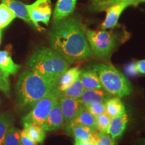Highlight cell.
Segmentation results:
<instances>
[{
  "mask_svg": "<svg viewBox=\"0 0 145 145\" xmlns=\"http://www.w3.org/2000/svg\"><path fill=\"white\" fill-rule=\"evenodd\" d=\"M49 42L52 49L69 64L92 55L86 27L74 16L54 20L49 32Z\"/></svg>",
  "mask_w": 145,
  "mask_h": 145,
  "instance_id": "1",
  "label": "cell"
},
{
  "mask_svg": "<svg viewBox=\"0 0 145 145\" xmlns=\"http://www.w3.org/2000/svg\"><path fill=\"white\" fill-rule=\"evenodd\" d=\"M57 85V81L47 79L33 70L24 71L18 77L16 86L18 107L23 111L30 110Z\"/></svg>",
  "mask_w": 145,
  "mask_h": 145,
  "instance_id": "2",
  "label": "cell"
},
{
  "mask_svg": "<svg viewBox=\"0 0 145 145\" xmlns=\"http://www.w3.org/2000/svg\"><path fill=\"white\" fill-rule=\"evenodd\" d=\"M28 66L43 77L58 82L69 63L52 48L41 47L29 58Z\"/></svg>",
  "mask_w": 145,
  "mask_h": 145,
  "instance_id": "3",
  "label": "cell"
},
{
  "mask_svg": "<svg viewBox=\"0 0 145 145\" xmlns=\"http://www.w3.org/2000/svg\"><path fill=\"white\" fill-rule=\"evenodd\" d=\"M91 68L97 72L103 88L112 95L122 97L132 93L129 81L115 67L104 63H96Z\"/></svg>",
  "mask_w": 145,
  "mask_h": 145,
  "instance_id": "4",
  "label": "cell"
},
{
  "mask_svg": "<svg viewBox=\"0 0 145 145\" xmlns=\"http://www.w3.org/2000/svg\"><path fill=\"white\" fill-rule=\"evenodd\" d=\"M86 36L91 51L99 58L108 57L118 41L117 34L104 30H86Z\"/></svg>",
  "mask_w": 145,
  "mask_h": 145,
  "instance_id": "5",
  "label": "cell"
},
{
  "mask_svg": "<svg viewBox=\"0 0 145 145\" xmlns=\"http://www.w3.org/2000/svg\"><path fill=\"white\" fill-rule=\"evenodd\" d=\"M60 96L61 91L57 86L46 96L40 99L30 110V112L22 118V124L32 123L42 126L52 107L56 101L59 100Z\"/></svg>",
  "mask_w": 145,
  "mask_h": 145,
  "instance_id": "6",
  "label": "cell"
},
{
  "mask_svg": "<svg viewBox=\"0 0 145 145\" xmlns=\"http://www.w3.org/2000/svg\"><path fill=\"white\" fill-rule=\"evenodd\" d=\"M29 17L34 26L39 30H44V28L39 25L43 23L48 25L52 14V4L50 0H36L32 4L26 5Z\"/></svg>",
  "mask_w": 145,
  "mask_h": 145,
  "instance_id": "7",
  "label": "cell"
},
{
  "mask_svg": "<svg viewBox=\"0 0 145 145\" xmlns=\"http://www.w3.org/2000/svg\"><path fill=\"white\" fill-rule=\"evenodd\" d=\"M59 101L64 118V126L70 124L85 108V106L79 99L60 96Z\"/></svg>",
  "mask_w": 145,
  "mask_h": 145,
  "instance_id": "8",
  "label": "cell"
},
{
  "mask_svg": "<svg viewBox=\"0 0 145 145\" xmlns=\"http://www.w3.org/2000/svg\"><path fill=\"white\" fill-rule=\"evenodd\" d=\"M130 5H136L133 2H121L112 5L106 9V16L104 21L101 24V30L113 28L118 25V22L121 14L125 9Z\"/></svg>",
  "mask_w": 145,
  "mask_h": 145,
  "instance_id": "9",
  "label": "cell"
},
{
  "mask_svg": "<svg viewBox=\"0 0 145 145\" xmlns=\"http://www.w3.org/2000/svg\"><path fill=\"white\" fill-rule=\"evenodd\" d=\"M64 126V118L60 107L59 101L58 100L52 107L42 127L46 132H50L61 129Z\"/></svg>",
  "mask_w": 145,
  "mask_h": 145,
  "instance_id": "10",
  "label": "cell"
},
{
  "mask_svg": "<svg viewBox=\"0 0 145 145\" xmlns=\"http://www.w3.org/2000/svg\"><path fill=\"white\" fill-rule=\"evenodd\" d=\"M111 97H112L111 94L108 93L106 90H104L103 89H85L79 99L83 105L86 106L90 104H95V103H106Z\"/></svg>",
  "mask_w": 145,
  "mask_h": 145,
  "instance_id": "11",
  "label": "cell"
},
{
  "mask_svg": "<svg viewBox=\"0 0 145 145\" xmlns=\"http://www.w3.org/2000/svg\"><path fill=\"white\" fill-rule=\"evenodd\" d=\"M67 133L75 137V139L82 140H91L95 144L98 132L88 126H74L65 129Z\"/></svg>",
  "mask_w": 145,
  "mask_h": 145,
  "instance_id": "12",
  "label": "cell"
},
{
  "mask_svg": "<svg viewBox=\"0 0 145 145\" xmlns=\"http://www.w3.org/2000/svg\"><path fill=\"white\" fill-rule=\"evenodd\" d=\"M128 121L129 117L126 113L113 118L111 120L107 133L114 140L119 138L124 134Z\"/></svg>",
  "mask_w": 145,
  "mask_h": 145,
  "instance_id": "13",
  "label": "cell"
},
{
  "mask_svg": "<svg viewBox=\"0 0 145 145\" xmlns=\"http://www.w3.org/2000/svg\"><path fill=\"white\" fill-rule=\"evenodd\" d=\"M77 0H58L54 11V20L67 18L75 10Z\"/></svg>",
  "mask_w": 145,
  "mask_h": 145,
  "instance_id": "14",
  "label": "cell"
},
{
  "mask_svg": "<svg viewBox=\"0 0 145 145\" xmlns=\"http://www.w3.org/2000/svg\"><path fill=\"white\" fill-rule=\"evenodd\" d=\"M79 79L86 89H103L97 72L92 68L81 70Z\"/></svg>",
  "mask_w": 145,
  "mask_h": 145,
  "instance_id": "15",
  "label": "cell"
},
{
  "mask_svg": "<svg viewBox=\"0 0 145 145\" xmlns=\"http://www.w3.org/2000/svg\"><path fill=\"white\" fill-rule=\"evenodd\" d=\"M21 65L16 64L10 53L6 50H0V69L7 75H15L18 72Z\"/></svg>",
  "mask_w": 145,
  "mask_h": 145,
  "instance_id": "16",
  "label": "cell"
},
{
  "mask_svg": "<svg viewBox=\"0 0 145 145\" xmlns=\"http://www.w3.org/2000/svg\"><path fill=\"white\" fill-rule=\"evenodd\" d=\"M74 126H88L94 130H97L95 126V117L87 110L86 107L70 124L65 126V129Z\"/></svg>",
  "mask_w": 145,
  "mask_h": 145,
  "instance_id": "17",
  "label": "cell"
},
{
  "mask_svg": "<svg viewBox=\"0 0 145 145\" xmlns=\"http://www.w3.org/2000/svg\"><path fill=\"white\" fill-rule=\"evenodd\" d=\"M1 1L8 5L9 8L13 11L16 17L20 18L30 25L34 26L31 20L29 17L26 5L18 0H1Z\"/></svg>",
  "mask_w": 145,
  "mask_h": 145,
  "instance_id": "18",
  "label": "cell"
},
{
  "mask_svg": "<svg viewBox=\"0 0 145 145\" xmlns=\"http://www.w3.org/2000/svg\"><path fill=\"white\" fill-rule=\"evenodd\" d=\"M24 131L26 135L36 143H42L46 137V131L40 125L32 123L23 124Z\"/></svg>",
  "mask_w": 145,
  "mask_h": 145,
  "instance_id": "19",
  "label": "cell"
},
{
  "mask_svg": "<svg viewBox=\"0 0 145 145\" xmlns=\"http://www.w3.org/2000/svg\"><path fill=\"white\" fill-rule=\"evenodd\" d=\"M126 113V108L120 97H111L106 102V114L111 118Z\"/></svg>",
  "mask_w": 145,
  "mask_h": 145,
  "instance_id": "20",
  "label": "cell"
},
{
  "mask_svg": "<svg viewBox=\"0 0 145 145\" xmlns=\"http://www.w3.org/2000/svg\"><path fill=\"white\" fill-rule=\"evenodd\" d=\"M81 73V71L79 67H72L70 69H67L60 77L58 81L57 88L63 91L67 87L70 86L75 80H77L79 77Z\"/></svg>",
  "mask_w": 145,
  "mask_h": 145,
  "instance_id": "21",
  "label": "cell"
},
{
  "mask_svg": "<svg viewBox=\"0 0 145 145\" xmlns=\"http://www.w3.org/2000/svg\"><path fill=\"white\" fill-rule=\"evenodd\" d=\"M84 90V86H83L82 83H81L79 77L77 80H75L73 83H71L70 86L67 87L65 89L61 91V96L79 99Z\"/></svg>",
  "mask_w": 145,
  "mask_h": 145,
  "instance_id": "22",
  "label": "cell"
},
{
  "mask_svg": "<svg viewBox=\"0 0 145 145\" xmlns=\"http://www.w3.org/2000/svg\"><path fill=\"white\" fill-rule=\"evenodd\" d=\"M14 118L12 112L0 114V145L2 143L5 135L14 124Z\"/></svg>",
  "mask_w": 145,
  "mask_h": 145,
  "instance_id": "23",
  "label": "cell"
},
{
  "mask_svg": "<svg viewBox=\"0 0 145 145\" xmlns=\"http://www.w3.org/2000/svg\"><path fill=\"white\" fill-rule=\"evenodd\" d=\"M16 18V14L8 5L3 2L0 3V29L7 27Z\"/></svg>",
  "mask_w": 145,
  "mask_h": 145,
  "instance_id": "24",
  "label": "cell"
},
{
  "mask_svg": "<svg viewBox=\"0 0 145 145\" xmlns=\"http://www.w3.org/2000/svg\"><path fill=\"white\" fill-rule=\"evenodd\" d=\"M145 0H95L93 1L94 10L96 11H103L112 5L121 2H133L135 5L144 1Z\"/></svg>",
  "mask_w": 145,
  "mask_h": 145,
  "instance_id": "25",
  "label": "cell"
},
{
  "mask_svg": "<svg viewBox=\"0 0 145 145\" xmlns=\"http://www.w3.org/2000/svg\"><path fill=\"white\" fill-rule=\"evenodd\" d=\"M20 132V130L12 126L7 132L1 145H19Z\"/></svg>",
  "mask_w": 145,
  "mask_h": 145,
  "instance_id": "26",
  "label": "cell"
},
{
  "mask_svg": "<svg viewBox=\"0 0 145 145\" xmlns=\"http://www.w3.org/2000/svg\"><path fill=\"white\" fill-rule=\"evenodd\" d=\"M111 118L106 113L95 117L96 129L98 130L99 132L107 133L109 126H110V122H111Z\"/></svg>",
  "mask_w": 145,
  "mask_h": 145,
  "instance_id": "27",
  "label": "cell"
},
{
  "mask_svg": "<svg viewBox=\"0 0 145 145\" xmlns=\"http://www.w3.org/2000/svg\"><path fill=\"white\" fill-rule=\"evenodd\" d=\"M85 107L95 117L106 113V103H95V104L88 105Z\"/></svg>",
  "mask_w": 145,
  "mask_h": 145,
  "instance_id": "28",
  "label": "cell"
},
{
  "mask_svg": "<svg viewBox=\"0 0 145 145\" xmlns=\"http://www.w3.org/2000/svg\"><path fill=\"white\" fill-rule=\"evenodd\" d=\"M0 90L8 97L10 95V85L9 76L3 72L0 69Z\"/></svg>",
  "mask_w": 145,
  "mask_h": 145,
  "instance_id": "29",
  "label": "cell"
},
{
  "mask_svg": "<svg viewBox=\"0 0 145 145\" xmlns=\"http://www.w3.org/2000/svg\"><path fill=\"white\" fill-rule=\"evenodd\" d=\"M95 145H116V142L108 133L99 132Z\"/></svg>",
  "mask_w": 145,
  "mask_h": 145,
  "instance_id": "30",
  "label": "cell"
},
{
  "mask_svg": "<svg viewBox=\"0 0 145 145\" xmlns=\"http://www.w3.org/2000/svg\"><path fill=\"white\" fill-rule=\"evenodd\" d=\"M19 145H37L36 142L30 139L24 131H21Z\"/></svg>",
  "mask_w": 145,
  "mask_h": 145,
  "instance_id": "31",
  "label": "cell"
},
{
  "mask_svg": "<svg viewBox=\"0 0 145 145\" xmlns=\"http://www.w3.org/2000/svg\"><path fill=\"white\" fill-rule=\"evenodd\" d=\"M124 69L126 73L129 76H136L139 73L135 63H131L128 64L124 68Z\"/></svg>",
  "mask_w": 145,
  "mask_h": 145,
  "instance_id": "32",
  "label": "cell"
},
{
  "mask_svg": "<svg viewBox=\"0 0 145 145\" xmlns=\"http://www.w3.org/2000/svg\"><path fill=\"white\" fill-rule=\"evenodd\" d=\"M135 63L139 73L145 75V59L140 60V61L135 62Z\"/></svg>",
  "mask_w": 145,
  "mask_h": 145,
  "instance_id": "33",
  "label": "cell"
},
{
  "mask_svg": "<svg viewBox=\"0 0 145 145\" xmlns=\"http://www.w3.org/2000/svg\"><path fill=\"white\" fill-rule=\"evenodd\" d=\"M75 145H95V144L91 140H82L75 139Z\"/></svg>",
  "mask_w": 145,
  "mask_h": 145,
  "instance_id": "34",
  "label": "cell"
},
{
  "mask_svg": "<svg viewBox=\"0 0 145 145\" xmlns=\"http://www.w3.org/2000/svg\"><path fill=\"white\" fill-rule=\"evenodd\" d=\"M1 36H2V32L1 30L0 29V44H1Z\"/></svg>",
  "mask_w": 145,
  "mask_h": 145,
  "instance_id": "35",
  "label": "cell"
},
{
  "mask_svg": "<svg viewBox=\"0 0 145 145\" xmlns=\"http://www.w3.org/2000/svg\"><path fill=\"white\" fill-rule=\"evenodd\" d=\"M95 1V0H92V1Z\"/></svg>",
  "mask_w": 145,
  "mask_h": 145,
  "instance_id": "36",
  "label": "cell"
},
{
  "mask_svg": "<svg viewBox=\"0 0 145 145\" xmlns=\"http://www.w3.org/2000/svg\"><path fill=\"white\" fill-rule=\"evenodd\" d=\"M144 145H145V144H144Z\"/></svg>",
  "mask_w": 145,
  "mask_h": 145,
  "instance_id": "37",
  "label": "cell"
}]
</instances>
